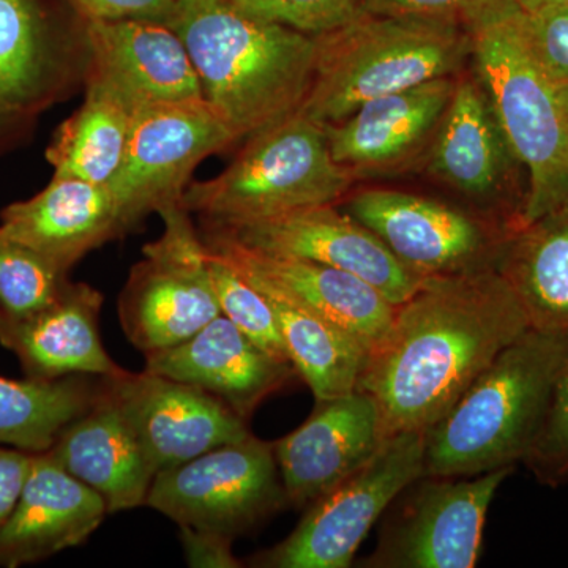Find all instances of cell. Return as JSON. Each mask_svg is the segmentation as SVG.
I'll use <instances>...</instances> for the list:
<instances>
[{"mask_svg": "<svg viewBox=\"0 0 568 568\" xmlns=\"http://www.w3.org/2000/svg\"><path fill=\"white\" fill-rule=\"evenodd\" d=\"M528 328L496 268L425 278L396 305L390 332L366 357L357 390L375 399L386 439L426 432Z\"/></svg>", "mask_w": 568, "mask_h": 568, "instance_id": "6da1fadb", "label": "cell"}, {"mask_svg": "<svg viewBox=\"0 0 568 568\" xmlns=\"http://www.w3.org/2000/svg\"><path fill=\"white\" fill-rule=\"evenodd\" d=\"M181 37L205 100L239 141L301 110L315 78L317 37L239 10L227 0H175Z\"/></svg>", "mask_w": 568, "mask_h": 568, "instance_id": "7a4b0ae2", "label": "cell"}, {"mask_svg": "<svg viewBox=\"0 0 568 568\" xmlns=\"http://www.w3.org/2000/svg\"><path fill=\"white\" fill-rule=\"evenodd\" d=\"M462 14L474 73L528 173L523 226L568 201L562 84L538 58L530 40L528 11L518 0H476Z\"/></svg>", "mask_w": 568, "mask_h": 568, "instance_id": "3957f363", "label": "cell"}, {"mask_svg": "<svg viewBox=\"0 0 568 568\" xmlns=\"http://www.w3.org/2000/svg\"><path fill=\"white\" fill-rule=\"evenodd\" d=\"M567 355L568 336H518L426 429L424 476L474 477L523 463Z\"/></svg>", "mask_w": 568, "mask_h": 568, "instance_id": "277c9868", "label": "cell"}, {"mask_svg": "<svg viewBox=\"0 0 568 568\" xmlns=\"http://www.w3.org/2000/svg\"><path fill=\"white\" fill-rule=\"evenodd\" d=\"M469 62V36L454 14L361 13L317 37L315 78L298 112L334 125L377 97L458 77Z\"/></svg>", "mask_w": 568, "mask_h": 568, "instance_id": "5b68a950", "label": "cell"}, {"mask_svg": "<svg viewBox=\"0 0 568 568\" xmlns=\"http://www.w3.org/2000/svg\"><path fill=\"white\" fill-rule=\"evenodd\" d=\"M354 181L332 156L325 126L297 111L250 136L222 173L189 183L182 204L205 223L245 222L338 204Z\"/></svg>", "mask_w": 568, "mask_h": 568, "instance_id": "8992f818", "label": "cell"}, {"mask_svg": "<svg viewBox=\"0 0 568 568\" xmlns=\"http://www.w3.org/2000/svg\"><path fill=\"white\" fill-rule=\"evenodd\" d=\"M163 233L142 248L119 298V320L142 354L179 345L222 315L203 237L181 201L160 209Z\"/></svg>", "mask_w": 568, "mask_h": 568, "instance_id": "52a82bcc", "label": "cell"}, {"mask_svg": "<svg viewBox=\"0 0 568 568\" xmlns=\"http://www.w3.org/2000/svg\"><path fill=\"white\" fill-rule=\"evenodd\" d=\"M426 432L388 437L353 476L310 504L284 540L250 559L260 568H347L396 496L424 476Z\"/></svg>", "mask_w": 568, "mask_h": 568, "instance_id": "ba28073f", "label": "cell"}, {"mask_svg": "<svg viewBox=\"0 0 568 568\" xmlns=\"http://www.w3.org/2000/svg\"><path fill=\"white\" fill-rule=\"evenodd\" d=\"M145 506L179 528L234 541L287 506L274 443L252 435L162 470Z\"/></svg>", "mask_w": 568, "mask_h": 568, "instance_id": "9c48e42d", "label": "cell"}, {"mask_svg": "<svg viewBox=\"0 0 568 568\" xmlns=\"http://www.w3.org/2000/svg\"><path fill=\"white\" fill-rule=\"evenodd\" d=\"M507 466L474 477L422 476L384 514L366 568H474L497 489L515 473Z\"/></svg>", "mask_w": 568, "mask_h": 568, "instance_id": "30bf717a", "label": "cell"}, {"mask_svg": "<svg viewBox=\"0 0 568 568\" xmlns=\"http://www.w3.org/2000/svg\"><path fill=\"white\" fill-rule=\"evenodd\" d=\"M336 205L424 280L496 268L511 234L465 205L402 190H358Z\"/></svg>", "mask_w": 568, "mask_h": 568, "instance_id": "8fae6325", "label": "cell"}, {"mask_svg": "<svg viewBox=\"0 0 568 568\" xmlns=\"http://www.w3.org/2000/svg\"><path fill=\"white\" fill-rule=\"evenodd\" d=\"M426 155V173L480 213L515 233L528 203V173L515 155L474 70L455 80L450 103Z\"/></svg>", "mask_w": 568, "mask_h": 568, "instance_id": "7c38bea8", "label": "cell"}, {"mask_svg": "<svg viewBox=\"0 0 568 568\" xmlns=\"http://www.w3.org/2000/svg\"><path fill=\"white\" fill-rule=\"evenodd\" d=\"M235 142L233 126L205 97L136 106L121 170L110 183L123 231L181 201L197 164Z\"/></svg>", "mask_w": 568, "mask_h": 568, "instance_id": "4fadbf2b", "label": "cell"}, {"mask_svg": "<svg viewBox=\"0 0 568 568\" xmlns=\"http://www.w3.org/2000/svg\"><path fill=\"white\" fill-rule=\"evenodd\" d=\"M211 233L257 252L312 261L349 272L394 305L403 304L424 278L407 271L372 231L336 204L234 223H205Z\"/></svg>", "mask_w": 568, "mask_h": 568, "instance_id": "5bb4252c", "label": "cell"}, {"mask_svg": "<svg viewBox=\"0 0 568 568\" xmlns=\"http://www.w3.org/2000/svg\"><path fill=\"white\" fill-rule=\"evenodd\" d=\"M106 379L155 474L253 435L222 399L190 384L145 369Z\"/></svg>", "mask_w": 568, "mask_h": 568, "instance_id": "9a60e30c", "label": "cell"}, {"mask_svg": "<svg viewBox=\"0 0 568 568\" xmlns=\"http://www.w3.org/2000/svg\"><path fill=\"white\" fill-rule=\"evenodd\" d=\"M203 242L209 252L233 265L254 287L280 295L338 325L368 354L379 347L390 332L396 305L349 272L257 252L211 231H205Z\"/></svg>", "mask_w": 568, "mask_h": 568, "instance_id": "2e32d148", "label": "cell"}, {"mask_svg": "<svg viewBox=\"0 0 568 568\" xmlns=\"http://www.w3.org/2000/svg\"><path fill=\"white\" fill-rule=\"evenodd\" d=\"M386 440L375 399L364 392L316 402L304 424L274 443L287 506L308 507L365 466Z\"/></svg>", "mask_w": 568, "mask_h": 568, "instance_id": "e0dca14e", "label": "cell"}, {"mask_svg": "<svg viewBox=\"0 0 568 568\" xmlns=\"http://www.w3.org/2000/svg\"><path fill=\"white\" fill-rule=\"evenodd\" d=\"M454 78H439L377 97L342 122L325 125L336 163L354 175L392 173L428 152L443 121Z\"/></svg>", "mask_w": 568, "mask_h": 568, "instance_id": "ac0fdd59", "label": "cell"}, {"mask_svg": "<svg viewBox=\"0 0 568 568\" xmlns=\"http://www.w3.org/2000/svg\"><path fill=\"white\" fill-rule=\"evenodd\" d=\"M144 357L145 372L201 388L246 422L298 376L291 362L276 361L223 315L185 342Z\"/></svg>", "mask_w": 568, "mask_h": 568, "instance_id": "d6986e66", "label": "cell"}, {"mask_svg": "<svg viewBox=\"0 0 568 568\" xmlns=\"http://www.w3.org/2000/svg\"><path fill=\"white\" fill-rule=\"evenodd\" d=\"M103 295L88 283H69L54 302L28 316L0 312V345L20 361L26 376L54 381L88 375L118 377L100 335Z\"/></svg>", "mask_w": 568, "mask_h": 568, "instance_id": "ffe728a7", "label": "cell"}, {"mask_svg": "<svg viewBox=\"0 0 568 568\" xmlns=\"http://www.w3.org/2000/svg\"><path fill=\"white\" fill-rule=\"evenodd\" d=\"M92 77L140 104L204 97L203 85L181 37L162 21L88 20Z\"/></svg>", "mask_w": 568, "mask_h": 568, "instance_id": "44dd1931", "label": "cell"}, {"mask_svg": "<svg viewBox=\"0 0 568 568\" xmlns=\"http://www.w3.org/2000/svg\"><path fill=\"white\" fill-rule=\"evenodd\" d=\"M108 514L99 493L67 473L48 452L33 454L20 500L0 529V567L28 566L80 547Z\"/></svg>", "mask_w": 568, "mask_h": 568, "instance_id": "7402d4cb", "label": "cell"}, {"mask_svg": "<svg viewBox=\"0 0 568 568\" xmlns=\"http://www.w3.org/2000/svg\"><path fill=\"white\" fill-rule=\"evenodd\" d=\"M0 226L69 274L85 254L125 234L110 185L52 175L24 201L0 212Z\"/></svg>", "mask_w": 568, "mask_h": 568, "instance_id": "603a6c76", "label": "cell"}, {"mask_svg": "<svg viewBox=\"0 0 568 568\" xmlns=\"http://www.w3.org/2000/svg\"><path fill=\"white\" fill-rule=\"evenodd\" d=\"M48 454L99 493L110 514L145 506L156 476L104 376L95 403L63 428Z\"/></svg>", "mask_w": 568, "mask_h": 568, "instance_id": "cb8c5ba5", "label": "cell"}, {"mask_svg": "<svg viewBox=\"0 0 568 568\" xmlns=\"http://www.w3.org/2000/svg\"><path fill=\"white\" fill-rule=\"evenodd\" d=\"M496 272L530 328L568 336V201L508 235Z\"/></svg>", "mask_w": 568, "mask_h": 568, "instance_id": "d4e9b609", "label": "cell"}, {"mask_svg": "<svg viewBox=\"0 0 568 568\" xmlns=\"http://www.w3.org/2000/svg\"><path fill=\"white\" fill-rule=\"evenodd\" d=\"M61 55L39 0H0V141L47 104Z\"/></svg>", "mask_w": 568, "mask_h": 568, "instance_id": "484cf974", "label": "cell"}, {"mask_svg": "<svg viewBox=\"0 0 568 568\" xmlns=\"http://www.w3.org/2000/svg\"><path fill=\"white\" fill-rule=\"evenodd\" d=\"M134 110L118 89L91 74L84 102L48 145L52 175L110 185L125 156Z\"/></svg>", "mask_w": 568, "mask_h": 568, "instance_id": "4316f807", "label": "cell"}, {"mask_svg": "<svg viewBox=\"0 0 568 568\" xmlns=\"http://www.w3.org/2000/svg\"><path fill=\"white\" fill-rule=\"evenodd\" d=\"M102 384L103 376L54 381L0 376V446L29 454L50 450L63 428L95 403Z\"/></svg>", "mask_w": 568, "mask_h": 568, "instance_id": "83f0119b", "label": "cell"}, {"mask_svg": "<svg viewBox=\"0 0 568 568\" xmlns=\"http://www.w3.org/2000/svg\"><path fill=\"white\" fill-rule=\"evenodd\" d=\"M261 293L271 302L291 362L316 402L357 390L368 357L365 347L331 321L280 295Z\"/></svg>", "mask_w": 568, "mask_h": 568, "instance_id": "f1b7e54d", "label": "cell"}, {"mask_svg": "<svg viewBox=\"0 0 568 568\" xmlns=\"http://www.w3.org/2000/svg\"><path fill=\"white\" fill-rule=\"evenodd\" d=\"M67 283L69 274L0 226V312L32 315L54 302Z\"/></svg>", "mask_w": 568, "mask_h": 568, "instance_id": "f546056e", "label": "cell"}, {"mask_svg": "<svg viewBox=\"0 0 568 568\" xmlns=\"http://www.w3.org/2000/svg\"><path fill=\"white\" fill-rule=\"evenodd\" d=\"M207 252L209 271L222 315L276 361L291 362L271 302L222 260ZM293 364V362H291Z\"/></svg>", "mask_w": 568, "mask_h": 568, "instance_id": "4dcf8cb0", "label": "cell"}, {"mask_svg": "<svg viewBox=\"0 0 568 568\" xmlns=\"http://www.w3.org/2000/svg\"><path fill=\"white\" fill-rule=\"evenodd\" d=\"M523 465L545 487L559 488L568 484V355Z\"/></svg>", "mask_w": 568, "mask_h": 568, "instance_id": "1f68e13d", "label": "cell"}, {"mask_svg": "<svg viewBox=\"0 0 568 568\" xmlns=\"http://www.w3.org/2000/svg\"><path fill=\"white\" fill-rule=\"evenodd\" d=\"M260 20L320 37L343 28L362 13V0H227Z\"/></svg>", "mask_w": 568, "mask_h": 568, "instance_id": "d6a6232c", "label": "cell"}, {"mask_svg": "<svg viewBox=\"0 0 568 568\" xmlns=\"http://www.w3.org/2000/svg\"><path fill=\"white\" fill-rule=\"evenodd\" d=\"M529 33L538 58L560 84H568V6L528 13Z\"/></svg>", "mask_w": 568, "mask_h": 568, "instance_id": "836d02e7", "label": "cell"}, {"mask_svg": "<svg viewBox=\"0 0 568 568\" xmlns=\"http://www.w3.org/2000/svg\"><path fill=\"white\" fill-rule=\"evenodd\" d=\"M85 20H152L166 22L175 0H71Z\"/></svg>", "mask_w": 568, "mask_h": 568, "instance_id": "e575fe53", "label": "cell"}, {"mask_svg": "<svg viewBox=\"0 0 568 568\" xmlns=\"http://www.w3.org/2000/svg\"><path fill=\"white\" fill-rule=\"evenodd\" d=\"M33 454L0 446V529L10 518L28 480Z\"/></svg>", "mask_w": 568, "mask_h": 568, "instance_id": "d590c367", "label": "cell"}, {"mask_svg": "<svg viewBox=\"0 0 568 568\" xmlns=\"http://www.w3.org/2000/svg\"><path fill=\"white\" fill-rule=\"evenodd\" d=\"M181 529L182 544L186 560L192 567H241V560L234 558L233 541L193 529Z\"/></svg>", "mask_w": 568, "mask_h": 568, "instance_id": "8d00e7d4", "label": "cell"}, {"mask_svg": "<svg viewBox=\"0 0 568 568\" xmlns=\"http://www.w3.org/2000/svg\"><path fill=\"white\" fill-rule=\"evenodd\" d=\"M476 0H362V13L440 17L463 11Z\"/></svg>", "mask_w": 568, "mask_h": 568, "instance_id": "74e56055", "label": "cell"}, {"mask_svg": "<svg viewBox=\"0 0 568 568\" xmlns=\"http://www.w3.org/2000/svg\"><path fill=\"white\" fill-rule=\"evenodd\" d=\"M518 2L528 13L548 9V7L568 6V0H518Z\"/></svg>", "mask_w": 568, "mask_h": 568, "instance_id": "f35d334b", "label": "cell"}, {"mask_svg": "<svg viewBox=\"0 0 568 568\" xmlns=\"http://www.w3.org/2000/svg\"><path fill=\"white\" fill-rule=\"evenodd\" d=\"M564 108H566L567 125H568V84H562Z\"/></svg>", "mask_w": 568, "mask_h": 568, "instance_id": "ab89813d", "label": "cell"}]
</instances>
